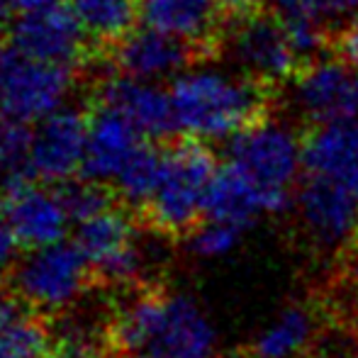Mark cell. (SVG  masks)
<instances>
[{
    "mask_svg": "<svg viewBox=\"0 0 358 358\" xmlns=\"http://www.w3.org/2000/svg\"><path fill=\"white\" fill-rule=\"evenodd\" d=\"M161 169H164V154L142 144L137 149V154L115 176V190H117L120 198L127 205L144 208L151 200V195H154L156 185H159Z\"/></svg>",
    "mask_w": 358,
    "mask_h": 358,
    "instance_id": "cell-24",
    "label": "cell"
},
{
    "mask_svg": "<svg viewBox=\"0 0 358 358\" xmlns=\"http://www.w3.org/2000/svg\"><path fill=\"white\" fill-rule=\"evenodd\" d=\"M295 213L310 249L334 256L358 241V195L305 173L295 190Z\"/></svg>",
    "mask_w": 358,
    "mask_h": 358,
    "instance_id": "cell-8",
    "label": "cell"
},
{
    "mask_svg": "<svg viewBox=\"0 0 358 358\" xmlns=\"http://www.w3.org/2000/svg\"><path fill=\"white\" fill-rule=\"evenodd\" d=\"M346 273H349L351 283L358 287V241L354 244V251H351V261H349V266H346Z\"/></svg>",
    "mask_w": 358,
    "mask_h": 358,
    "instance_id": "cell-35",
    "label": "cell"
},
{
    "mask_svg": "<svg viewBox=\"0 0 358 358\" xmlns=\"http://www.w3.org/2000/svg\"><path fill=\"white\" fill-rule=\"evenodd\" d=\"M71 90V66L42 62L15 44L0 49V117L37 124L66 108Z\"/></svg>",
    "mask_w": 358,
    "mask_h": 358,
    "instance_id": "cell-6",
    "label": "cell"
},
{
    "mask_svg": "<svg viewBox=\"0 0 358 358\" xmlns=\"http://www.w3.org/2000/svg\"><path fill=\"white\" fill-rule=\"evenodd\" d=\"M322 317L307 302L285 305L251 341V358H302L320 341Z\"/></svg>",
    "mask_w": 358,
    "mask_h": 358,
    "instance_id": "cell-19",
    "label": "cell"
},
{
    "mask_svg": "<svg viewBox=\"0 0 358 358\" xmlns=\"http://www.w3.org/2000/svg\"><path fill=\"white\" fill-rule=\"evenodd\" d=\"M305 173L358 195V117L317 124L305 137Z\"/></svg>",
    "mask_w": 358,
    "mask_h": 358,
    "instance_id": "cell-16",
    "label": "cell"
},
{
    "mask_svg": "<svg viewBox=\"0 0 358 358\" xmlns=\"http://www.w3.org/2000/svg\"><path fill=\"white\" fill-rule=\"evenodd\" d=\"M73 241L93 266V273L108 285H134L149 268V249L137 224L113 205L78 222Z\"/></svg>",
    "mask_w": 358,
    "mask_h": 358,
    "instance_id": "cell-7",
    "label": "cell"
},
{
    "mask_svg": "<svg viewBox=\"0 0 358 358\" xmlns=\"http://www.w3.org/2000/svg\"><path fill=\"white\" fill-rule=\"evenodd\" d=\"M354 315H356V322H358V287H356V302H354Z\"/></svg>",
    "mask_w": 358,
    "mask_h": 358,
    "instance_id": "cell-37",
    "label": "cell"
},
{
    "mask_svg": "<svg viewBox=\"0 0 358 358\" xmlns=\"http://www.w3.org/2000/svg\"><path fill=\"white\" fill-rule=\"evenodd\" d=\"M317 358H358V351H351V349H336V351H324Z\"/></svg>",
    "mask_w": 358,
    "mask_h": 358,
    "instance_id": "cell-36",
    "label": "cell"
},
{
    "mask_svg": "<svg viewBox=\"0 0 358 358\" xmlns=\"http://www.w3.org/2000/svg\"><path fill=\"white\" fill-rule=\"evenodd\" d=\"M290 100L315 124L358 117V69L346 59H315L292 76Z\"/></svg>",
    "mask_w": 358,
    "mask_h": 358,
    "instance_id": "cell-10",
    "label": "cell"
},
{
    "mask_svg": "<svg viewBox=\"0 0 358 358\" xmlns=\"http://www.w3.org/2000/svg\"><path fill=\"white\" fill-rule=\"evenodd\" d=\"M205 215L210 220L227 222V224L246 231L261 217L268 215V210H266L261 193L249 183V178L239 173L231 164H227L217 169V176L210 185Z\"/></svg>",
    "mask_w": 358,
    "mask_h": 358,
    "instance_id": "cell-20",
    "label": "cell"
},
{
    "mask_svg": "<svg viewBox=\"0 0 358 358\" xmlns=\"http://www.w3.org/2000/svg\"><path fill=\"white\" fill-rule=\"evenodd\" d=\"M144 134L120 113L103 108L88 120V144H85L83 171L100 183L115 180L122 166L137 154Z\"/></svg>",
    "mask_w": 358,
    "mask_h": 358,
    "instance_id": "cell-17",
    "label": "cell"
},
{
    "mask_svg": "<svg viewBox=\"0 0 358 358\" xmlns=\"http://www.w3.org/2000/svg\"><path fill=\"white\" fill-rule=\"evenodd\" d=\"M85 37L80 22L71 8L54 3L47 8L22 13L13 24V44L24 54L42 59V62L71 66L80 62L85 52Z\"/></svg>",
    "mask_w": 358,
    "mask_h": 358,
    "instance_id": "cell-13",
    "label": "cell"
},
{
    "mask_svg": "<svg viewBox=\"0 0 358 358\" xmlns=\"http://www.w3.org/2000/svg\"><path fill=\"white\" fill-rule=\"evenodd\" d=\"M229 59L241 73L261 85H280L297 73V57L283 20L261 10L246 13L227 39Z\"/></svg>",
    "mask_w": 358,
    "mask_h": 358,
    "instance_id": "cell-9",
    "label": "cell"
},
{
    "mask_svg": "<svg viewBox=\"0 0 358 358\" xmlns=\"http://www.w3.org/2000/svg\"><path fill=\"white\" fill-rule=\"evenodd\" d=\"M64 203H66L69 213H71L73 222L88 220V217L98 215L100 210L108 208V193L103 190L100 180L88 178V180H66L64 183Z\"/></svg>",
    "mask_w": 358,
    "mask_h": 358,
    "instance_id": "cell-28",
    "label": "cell"
},
{
    "mask_svg": "<svg viewBox=\"0 0 358 358\" xmlns=\"http://www.w3.org/2000/svg\"><path fill=\"white\" fill-rule=\"evenodd\" d=\"M115 349L127 358H215L217 329L205 307L180 290H149L120 307Z\"/></svg>",
    "mask_w": 358,
    "mask_h": 358,
    "instance_id": "cell-1",
    "label": "cell"
},
{
    "mask_svg": "<svg viewBox=\"0 0 358 358\" xmlns=\"http://www.w3.org/2000/svg\"><path fill=\"white\" fill-rule=\"evenodd\" d=\"M339 54H341V59H346V62L354 64L358 69V13L349 20V24L341 29Z\"/></svg>",
    "mask_w": 358,
    "mask_h": 358,
    "instance_id": "cell-30",
    "label": "cell"
},
{
    "mask_svg": "<svg viewBox=\"0 0 358 358\" xmlns=\"http://www.w3.org/2000/svg\"><path fill=\"white\" fill-rule=\"evenodd\" d=\"M88 120L62 108L37 122L29 146V176L44 183H66L85 164Z\"/></svg>",
    "mask_w": 358,
    "mask_h": 358,
    "instance_id": "cell-12",
    "label": "cell"
},
{
    "mask_svg": "<svg viewBox=\"0 0 358 358\" xmlns=\"http://www.w3.org/2000/svg\"><path fill=\"white\" fill-rule=\"evenodd\" d=\"M93 266L76 241L27 249L10 268V290L37 315H64L73 310L90 287Z\"/></svg>",
    "mask_w": 358,
    "mask_h": 358,
    "instance_id": "cell-4",
    "label": "cell"
},
{
    "mask_svg": "<svg viewBox=\"0 0 358 358\" xmlns=\"http://www.w3.org/2000/svg\"><path fill=\"white\" fill-rule=\"evenodd\" d=\"M57 0H15L20 13H29V10H39V8H47V5H54Z\"/></svg>",
    "mask_w": 358,
    "mask_h": 358,
    "instance_id": "cell-34",
    "label": "cell"
},
{
    "mask_svg": "<svg viewBox=\"0 0 358 358\" xmlns=\"http://www.w3.org/2000/svg\"><path fill=\"white\" fill-rule=\"evenodd\" d=\"M100 105L122 115L144 137H166L176 132L171 90H164L159 80L115 76L100 85Z\"/></svg>",
    "mask_w": 358,
    "mask_h": 358,
    "instance_id": "cell-14",
    "label": "cell"
},
{
    "mask_svg": "<svg viewBox=\"0 0 358 358\" xmlns=\"http://www.w3.org/2000/svg\"><path fill=\"white\" fill-rule=\"evenodd\" d=\"M188 44L178 42L171 34L159 29L144 27L129 29L115 47V69L124 76L144 80H166L176 78L190 59Z\"/></svg>",
    "mask_w": 358,
    "mask_h": 358,
    "instance_id": "cell-15",
    "label": "cell"
},
{
    "mask_svg": "<svg viewBox=\"0 0 358 358\" xmlns=\"http://www.w3.org/2000/svg\"><path fill=\"white\" fill-rule=\"evenodd\" d=\"M15 246H17V241H15V236L10 234L8 224H5L3 217H0V280H3V275L13 268Z\"/></svg>",
    "mask_w": 358,
    "mask_h": 358,
    "instance_id": "cell-31",
    "label": "cell"
},
{
    "mask_svg": "<svg viewBox=\"0 0 358 358\" xmlns=\"http://www.w3.org/2000/svg\"><path fill=\"white\" fill-rule=\"evenodd\" d=\"M261 193L268 217L295 205V190L305 173V139L285 120L259 117L229 139V161Z\"/></svg>",
    "mask_w": 358,
    "mask_h": 358,
    "instance_id": "cell-3",
    "label": "cell"
},
{
    "mask_svg": "<svg viewBox=\"0 0 358 358\" xmlns=\"http://www.w3.org/2000/svg\"><path fill=\"white\" fill-rule=\"evenodd\" d=\"M0 217L8 224L17 246L24 249L64 241L73 222L62 190L57 193L52 188L24 183V180L10 183L0 203Z\"/></svg>",
    "mask_w": 358,
    "mask_h": 358,
    "instance_id": "cell-11",
    "label": "cell"
},
{
    "mask_svg": "<svg viewBox=\"0 0 358 358\" xmlns=\"http://www.w3.org/2000/svg\"><path fill=\"white\" fill-rule=\"evenodd\" d=\"M69 8L83 32L98 42H120L142 17V0H69Z\"/></svg>",
    "mask_w": 358,
    "mask_h": 358,
    "instance_id": "cell-22",
    "label": "cell"
},
{
    "mask_svg": "<svg viewBox=\"0 0 358 358\" xmlns=\"http://www.w3.org/2000/svg\"><path fill=\"white\" fill-rule=\"evenodd\" d=\"M241 234L244 231L239 227H231L227 222L208 220L205 224H195L193 229L185 234V244L188 251L198 259H222V256L231 254L239 246Z\"/></svg>",
    "mask_w": 358,
    "mask_h": 358,
    "instance_id": "cell-26",
    "label": "cell"
},
{
    "mask_svg": "<svg viewBox=\"0 0 358 358\" xmlns=\"http://www.w3.org/2000/svg\"><path fill=\"white\" fill-rule=\"evenodd\" d=\"M115 349L110 327H100L90 317H73L52 336L49 358H110Z\"/></svg>",
    "mask_w": 358,
    "mask_h": 358,
    "instance_id": "cell-23",
    "label": "cell"
},
{
    "mask_svg": "<svg viewBox=\"0 0 358 358\" xmlns=\"http://www.w3.org/2000/svg\"><path fill=\"white\" fill-rule=\"evenodd\" d=\"M287 29V37H290L292 47H295L297 57L310 59L324 44V22L310 17H280Z\"/></svg>",
    "mask_w": 358,
    "mask_h": 358,
    "instance_id": "cell-29",
    "label": "cell"
},
{
    "mask_svg": "<svg viewBox=\"0 0 358 358\" xmlns=\"http://www.w3.org/2000/svg\"><path fill=\"white\" fill-rule=\"evenodd\" d=\"M246 73L203 64L183 69L171 83L176 132L198 142H224L264 117L266 95Z\"/></svg>",
    "mask_w": 358,
    "mask_h": 358,
    "instance_id": "cell-2",
    "label": "cell"
},
{
    "mask_svg": "<svg viewBox=\"0 0 358 358\" xmlns=\"http://www.w3.org/2000/svg\"><path fill=\"white\" fill-rule=\"evenodd\" d=\"M280 17H310L320 22H341L358 13V0H278Z\"/></svg>",
    "mask_w": 358,
    "mask_h": 358,
    "instance_id": "cell-27",
    "label": "cell"
},
{
    "mask_svg": "<svg viewBox=\"0 0 358 358\" xmlns=\"http://www.w3.org/2000/svg\"><path fill=\"white\" fill-rule=\"evenodd\" d=\"M266 3H271V0H222L224 8H229L231 13H239V15L256 13V10H261Z\"/></svg>",
    "mask_w": 358,
    "mask_h": 358,
    "instance_id": "cell-32",
    "label": "cell"
},
{
    "mask_svg": "<svg viewBox=\"0 0 358 358\" xmlns=\"http://www.w3.org/2000/svg\"><path fill=\"white\" fill-rule=\"evenodd\" d=\"M15 13H17L15 0H0V34L15 24Z\"/></svg>",
    "mask_w": 358,
    "mask_h": 358,
    "instance_id": "cell-33",
    "label": "cell"
},
{
    "mask_svg": "<svg viewBox=\"0 0 358 358\" xmlns=\"http://www.w3.org/2000/svg\"><path fill=\"white\" fill-rule=\"evenodd\" d=\"M29 146L32 132H27V124L0 117V176L10 183L29 176Z\"/></svg>",
    "mask_w": 358,
    "mask_h": 358,
    "instance_id": "cell-25",
    "label": "cell"
},
{
    "mask_svg": "<svg viewBox=\"0 0 358 358\" xmlns=\"http://www.w3.org/2000/svg\"><path fill=\"white\" fill-rule=\"evenodd\" d=\"M144 24L188 47H205L222 22V0H142Z\"/></svg>",
    "mask_w": 358,
    "mask_h": 358,
    "instance_id": "cell-18",
    "label": "cell"
},
{
    "mask_svg": "<svg viewBox=\"0 0 358 358\" xmlns=\"http://www.w3.org/2000/svg\"><path fill=\"white\" fill-rule=\"evenodd\" d=\"M22 302H0V358H49L52 336Z\"/></svg>",
    "mask_w": 358,
    "mask_h": 358,
    "instance_id": "cell-21",
    "label": "cell"
},
{
    "mask_svg": "<svg viewBox=\"0 0 358 358\" xmlns=\"http://www.w3.org/2000/svg\"><path fill=\"white\" fill-rule=\"evenodd\" d=\"M215 176V156L198 139L166 151L159 185L144 205L146 220L154 231L166 236L188 234L208 208Z\"/></svg>",
    "mask_w": 358,
    "mask_h": 358,
    "instance_id": "cell-5",
    "label": "cell"
}]
</instances>
